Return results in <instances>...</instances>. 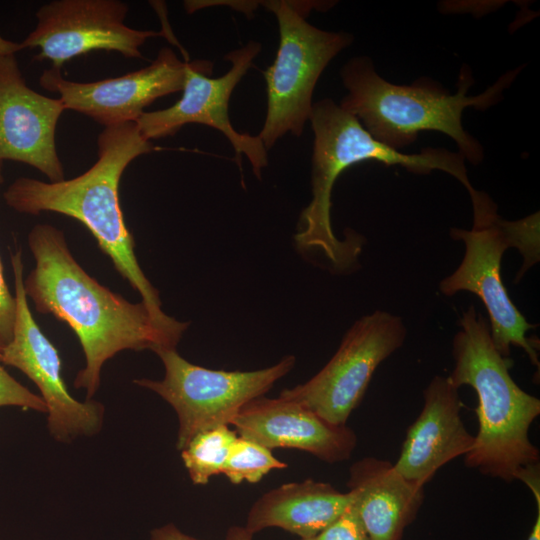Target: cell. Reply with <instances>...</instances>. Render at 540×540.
<instances>
[{
	"label": "cell",
	"mask_w": 540,
	"mask_h": 540,
	"mask_svg": "<svg viewBox=\"0 0 540 540\" xmlns=\"http://www.w3.org/2000/svg\"><path fill=\"white\" fill-rule=\"evenodd\" d=\"M35 266L24 291L38 312L66 322L81 344L85 366L73 385L91 400L104 363L123 350L174 348L189 326L157 321L144 302L131 303L98 283L72 256L63 231L37 224L28 234Z\"/></svg>",
	"instance_id": "6da1fadb"
},
{
	"label": "cell",
	"mask_w": 540,
	"mask_h": 540,
	"mask_svg": "<svg viewBox=\"0 0 540 540\" xmlns=\"http://www.w3.org/2000/svg\"><path fill=\"white\" fill-rule=\"evenodd\" d=\"M97 145V161L81 175L59 182L20 177L7 187L3 198L18 213L55 212L81 222L119 274L141 295L153 317L168 326L178 325L180 321L162 311L159 292L138 263L119 202L125 169L154 146L140 134L136 122L104 127Z\"/></svg>",
	"instance_id": "7a4b0ae2"
},
{
	"label": "cell",
	"mask_w": 540,
	"mask_h": 540,
	"mask_svg": "<svg viewBox=\"0 0 540 540\" xmlns=\"http://www.w3.org/2000/svg\"><path fill=\"white\" fill-rule=\"evenodd\" d=\"M452 343L454 367L448 376L478 398V431L464 456L465 465L506 482L540 466V453L529 437L540 414V400L525 392L509 373L512 361L494 347L488 320L473 305L463 313Z\"/></svg>",
	"instance_id": "3957f363"
},
{
	"label": "cell",
	"mask_w": 540,
	"mask_h": 540,
	"mask_svg": "<svg viewBox=\"0 0 540 540\" xmlns=\"http://www.w3.org/2000/svg\"><path fill=\"white\" fill-rule=\"evenodd\" d=\"M314 131L311 187L312 200L301 213L294 236L301 250H318L339 272L349 270L358 259L363 239L353 231L345 240L333 232L331 192L338 176L348 167L366 160L400 165L417 174L441 170L463 184L470 198L478 191L471 185L464 157L444 148L403 153L376 140L352 114L331 99L313 104L309 118Z\"/></svg>",
	"instance_id": "277c9868"
},
{
	"label": "cell",
	"mask_w": 540,
	"mask_h": 540,
	"mask_svg": "<svg viewBox=\"0 0 540 540\" xmlns=\"http://www.w3.org/2000/svg\"><path fill=\"white\" fill-rule=\"evenodd\" d=\"M519 72L520 68L511 70L481 94L468 96L473 78L467 67L461 69L457 92L449 94L424 80L409 86L390 83L375 71L368 57H356L341 70L348 94L340 107L355 116L376 140L393 149L411 144L421 131H438L451 137L464 159L477 165L483 149L464 130L463 111L470 106L484 110L494 105Z\"/></svg>",
	"instance_id": "5b68a950"
},
{
	"label": "cell",
	"mask_w": 540,
	"mask_h": 540,
	"mask_svg": "<svg viewBox=\"0 0 540 540\" xmlns=\"http://www.w3.org/2000/svg\"><path fill=\"white\" fill-rule=\"evenodd\" d=\"M277 18L280 42L276 58L265 71L267 113L258 137L266 150L283 135L303 133L312 112L316 83L329 62L350 45L353 37L321 30L306 21L313 8L327 2H262Z\"/></svg>",
	"instance_id": "8992f818"
},
{
	"label": "cell",
	"mask_w": 540,
	"mask_h": 540,
	"mask_svg": "<svg viewBox=\"0 0 540 540\" xmlns=\"http://www.w3.org/2000/svg\"><path fill=\"white\" fill-rule=\"evenodd\" d=\"M155 353L164 366L163 379L142 378L134 383L155 392L175 410L179 450L197 433L231 424L245 404L264 396L296 362L295 356L288 355L263 369L225 371L195 365L174 348H161Z\"/></svg>",
	"instance_id": "52a82bcc"
},
{
	"label": "cell",
	"mask_w": 540,
	"mask_h": 540,
	"mask_svg": "<svg viewBox=\"0 0 540 540\" xmlns=\"http://www.w3.org/2000/svg\"><path fill=\"white\" fill-rule=\"evenodd\" d=\"M407 330L401 317L376 310L359 318L346 332L328 363L311 379L281 391V397L346 425L361 402L378 366L399 349Z\"/></svg>",
	"instance_id": "ba28073f"
},
{
	"label": "cell",
	"mask_w": 540,
	"mask_h": 540,
	"mask_svg": "<svg viewBox=\"0 0 540 540\" xmlns=\"http://www.w3.org/2000/svg\"><path fill=\"white\" fill-rule=\"evenodd\" d=\"M450 235L464 243L465 253L453 273L440 281V292L446 296L460 291L477 295L488 312L496 350L509 358L511 346L520 347L539 368L535 345L526 336L535 325L529 323L514 305L500 274L504 252L516 246L513 221L501 219L497 211L492 210L474 215L471 230L453 228Z\"/></svg>",
	"instance_id": "9c48e42d"
},
{
	"label": "cell",
	"mask_w": 540,
	"mask_h": 540,
	"mask_svg": "<svg viewBox=\"0 0 540 540\" xmlns=\"http://www.w3.org/2000/svg\"><path fill=\"white\" fill-rule=\"evenodd\" d=\"M17 303L11 340L0 349V361L23 372L38 387L47 409L51 436L68 442L100 431L104 407L97 401L75 399L62 378L61 358L34 320L24 291L22 252L11 255Z\"/></svg>",
	"instance_id": "30bf717a"
},
{
	"label": "cell",
	"mask_w": 540,
	"mask_h": 540,
	"mask_svg": "<svg viewBox=\"0 0 540 540\" xmlns=\"http://www.w3.org/2000/svg\"><path fill=\"white\" fill-rule=\"evenodd\" d=\"M259 42L250 41L245 46L226 54L231 68L223 76L209 77L213 62L188 61L183 95L171 107L157 111H145L135 121L140 134L147 140L172 136L186 124H203L219 130L232 144L236 154H245L254 174L261 178L267 166V150L257 136L236 131L229 119L228 104L231 94L252 66L261 51Z\"/></svg>",
	"instance_id": "8fae6325"
},
{
	"label": "cell",
	"mask_w": 540,
	"mask_h": 540,
	"mask_svg": "<svg viewBox=\"0 0 540 540\" xmlns=\"http://www.w3.org/2000/svg\"><path fill=\"white\" fill-rule=\"evenodd\" d=\"M127 13L128 5L119 0H53L38 9L36 26L21 44L38 48L35 59L49 60L60 70L65 62L95 50L142 58L140 47L162 33L127 26Z\"/></svg>",
	"instance_id": "7c38bea8"
},
{
	"label": "cell",
	"mask_w": 540,
	"mask_h": 540,
	"mask_svg": "<svg viewBox=\"0 0 540 540\" xmlns=\"http://www.w3.org/2000/svg\"><path fill=\"white\" fill-rule=\"evenodd\" d=\"M187 63L164 47L148 66L119 77L76 82L52 67L43 71L39 83L45 90L58 93L65 109L107 127L135 122L156 99L182 91Z\"/></svg>",
	"instance_id": "4fadbf2b"
},
{
	"label": "cell",
	"mask_w": 540,
	"mask_h": 540,
	"mask_svg": "<svg viewBox=\"0 0 540 540\" xmlns=\"http://www.w3.org/2000/svg\"><path fill=\"white\" fill-rule=\"evenodd\" d=\"M58 98L31 89L15 55L0 57V161L34 167L50 182L64 180L55 132L63 111Z\"/></svg>",
	"instance_id": "5bb4252c"
},
{
	"label": "cell",
	"mask_w": 540,
	"mask_h": 540,
	"mask_svg": "<svg viewBox=\"0 0 540 540\" xmlns=\"http://www.w3.org/2000/svg\"><path fill=\"white\" fill-rule=\"evenodd\" d=\"M238 436L270 450L308 452L327 463L351 457L357 444L347 425L328 422L307 407L284 397H258L245 404L232 420Z\"/></svg>",
	"instance_id": "9a60e30c"
},
{
	"label": "cell",
	"mask_w": 540,
	"mask_h": 540,
	"mask_svg": "<svg viewBox=\"0 0 540 540\" xmlns=\"http://www.w3.org/2000/svg\"><path fill=\"white\" fill-rule=\"evenodd\" d=\"M458 390L449 377L440 375L424 389L422 410L408 428L393 463L405 479L425 486L442 466L471 450L474 435L461 418Z\"/></svg>",
	"instance_id": "2e32d148"
},
{
	"label": "cell",
	"mask_w": 540,
	"mask_h": 540,
	"mask_svg": "<svg viewBox=\"0 0 540 540\" xmlns=\"http://www.w3.org/2000/svg\"><path fill=\"white\" fill-rule=\"evenodd\" d=\"M347 486L371 540H401L424 499V486L405 479L388 460L375 457L351 465Z\"/></svg>",
	"instance_id": "e0dca14e"
},
{
	"label": "cell",
	"mask_w": 540,
	"mask_h": 540,
	"mask_svg": "<svg viewBox=\"0 0 540 540\" xmlns=\"http://www.w3.org/2000/svg\"><path fill=\"white\" fill-rule=\"evenodd\" d=\"M352 494L326 482L306 479L283 484L260 496L247 515L245 529L253 535L278 527L309 538L334 522L350 506Z\"/></svg>",
	"instance_id": "ac0fdd59"
},
{
	"label": "cell",
	"mask_w": 540,
	"mask_h": 540,
	"mask_svg": "<svg viewBox=\"0 0 540 540\" xmlns=\"http://www.w3.org/2000/svg\"><path fill=\"white\" fill-rule=\"evenodd\" d=\"M237 437L235 430L221 425L197 433L180 450L184 466L195 485H205L211 477L223 473Z\"/></svg>",
	"instance_id": "d6986e66"
},
{
	"label": "cell",
	"mask_w": 540,
	"mask_h": 540,
	"mask_svg": "<svg viewBox=\"0 0 540 540\" xmlns=\"http://www.w3.org/2000/svg\"><path fill=\"white\" fill-rule=\"evenodd\" d=\"M286 467L287 464L277 459L270 449L238 436L222 474L233 484L257 483L270 471Z\"/></svg>",
	"instance_id": "ffe728a7"
},
{
	"label": "cell",
	"mask_w": 540,
	"mask_h": 540,
	"mask_svg": "<svg viewBox=\"0 0 540 540\" xmlns=\"http://www.w3.org/2000/svg\"><path fill=\"white\" fill-rule=\"evenodd\" d=\"M2 346L0 342V349ZM4 406H16L45 414L47 412L41 396L31 392L13 378L0 361V407Z\"/></svg>",
	"instance_id": "44dd1931"
},
{
	"label": "cell",
	"mask_w": 540,
	"mask_h": 540,
	"mask_svg": "<svg viewBox=\"0 0 540 540\" xmlns=\"http://www.w3.org/2000/svg\"><path fill=\"white\" fill-rule=\"evenodd\" d=\"M301 540H371L352 503L334 522L316 535Z\"/></svg>",
	"instance_id": "7402d4cb"
},
{
	"label": "cell",
	"mask_w": 540,
	"mask_h": 540,
	"mask_svg": "<svg viewBox=\"0 0 540 540\" xmlns=\"http://www.w3.org/2000/svg\"><path fill=\"white\" fill-rule=\"evenodd\" d=\"M17 303L5 282L0 260V342L8 343L12 336L16 320Z\"/></svg>",
	"instance_id": "603a6c76"
},
{
	"label": "cell",
	"mask_w": 540,
	"mask_h": 540,
	"mask_svg": "<svg viewBox=\"0 0 540 540\" xmlns=\"http://www.w3.org/2000/svg\"><path fill=\"white\" fill-rule=\"evenodd\" d=\"M151 540H200L185 534L174 524H167L151 531Z\"/></svg>",
	"instance_id": "cb8c5ba5"
},
{
	"label": "cell",
	"mask_w": 540,
	"mask_h": 540,
	"mask_svg": "<svg viewBox=\"0 0 540 540\" xmlns=\"http://www.w3.org/2000/svg\"><path fill=\"white\" fill-rule=\"evenodd\" d=\"M23 49L21 42L10 41L0 34V57L15 55Z\"/></svg>",
	"instance_id": "d4e9b609"
},
{
	"label": "cell",
	"mask_w": 540,
	"mask_h": 540,
	"mask_svg": "<svg viewBox=\"0 0 540 540\" xmlns=\"http://www.w3.org/2000/svg\"><path fill=\"white\" fill-rule=\"evenodd\" d=\"M225 540H253V534L241 526H232L226 533Z\"/></svg>",
	"instance_id": "484cf974"
},
{
	"label": "cell",
	"mask_w": 540,
	"mask_h": 540,
	"mask_svg": "<svg viewBox=\"0 0 540 540\" xmlns=\"http://www.w3.org/2000/svg\"><path fill=\"white\" fill-rule=\"evenodd\" d=\"M537 504V516L527 540H540V490L532 491Z\"/></svg>",
	"instance_id": "4316f807"
},
{
	"label": "cell",
	"mask_w": 540,
	"mask_h": 540,
	"mask_svg": "<svg viewBox=\"0 0 540 540\" xmlns=\"http://www.w3.org/2000/svg\"><path fill=\"white\" fill-rule=\"evenodd\" d=\"M2 163L3 162L0 161V184H2L3 181H4V177H3V174H2V167H3Z\"/></svg>",
	"instance_id": "83f0119b"
}]
</instances>
